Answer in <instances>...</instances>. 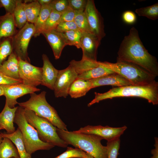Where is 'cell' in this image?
<instances>
[{"instance_id":"9a60e30c","label":"cell","mask_w":158,"mask_h":158,"mask_svg":"<svg viewBox=\"0 0 158 158\" xmlns=\"http://www.w3.org/2000/svg\"><path fill=\"white\" fill-rule=\"evenodd\" d=\"M42 58L43 66L42 67V78L41 85L54 90L59 70L54 68L46 54H43Z\"/></svg>"},{"instance_id":"d4e9b609","label":"cell","mask_w":158,"mask_h":158,"mask_svg":"<svg viewBox=\"0 0 158 158\" xmlns=\"http://www.w3.org/2000/svg\"><path fill=\"white\" fill-rule=\"evenodd\" d=\"M41 6L39 16L34 24L35 33L33 36L35 37H37L42 34L45 22L52 10L49 5Z\"/></svg>"},{"instance_id":"836d02e7","label":"cell","mask_w":158,"mask_h":158,"mask_svg":"<svg viewBox=\"0 0 158 158\" xmlns=\"http://www.w3.org/2000/svg\"><path fill=\"white\" fill-rule=\"evenodd\" d=\"M120 144V138L107 141L106 146L108 158H117L119 154Z\"/></svg>"},{"instance_id":"c3c4849f","label":"cell","mask_w":158,"mask_h":158,"mask_svg":"<svg viewBox=\"0 0 158 158\" xmlns=\"http://www.w3.org/2000/svg\"><path fill=\"white\" fill-rule=\"evenodd\" d=\"M2 7V6L1 5V2H0V8H1Z\"/></svg>"},{"instance_id":"30bf717a","label":"cell","mask_w":158,"mask_h":158,"mask_svg":"<svg viewBox=\"0 0 158 158\" xmlns=\"http://www.w3.org/2000/svg\"><path fill=\"white\" fill-rule=\"evenodd\" d=\"M78 74L70 64L65 69L59 70L54 87L56 97L66 98L68 95L70 87L77 78Z\"/></svg>"},{"instance_id":"bcb514c9","label":"cell","mask_w":158,"mask_h":158,"mask_svg":"<svg viewBox=\"0 0 158 158\" xmlns=\"http://www.w3.org/2000/svg\"><path fill=\"white\" fill-rule=\"evenodd\" d=\"M85 158H94L90 154L86 152V157Z\"/></svg>"},{"instance_id":"8992f818","label":"cell","mask_w":158,"mask_h":158,"mask_svg":"<svg viewBox=\"0 0 158 158\" xmlns=\"http://www.w3.org/2000/svg\"><path fill=\"white\" fill-rule=\"evenodd\" d=\"M101 62L104 65L125 78L132 85H147L156 81V76L134 64L124 61H117L115 63Z\"/></svg>"},{"instance_id":"603a6c76","label":"cell","mask_w":158,"mask_h":158,"mask_svg":"<svg viewBox=\"0 0 158 158\" xmlns=\"http://www.w3.org/2000/svg\"><path fill=\"white\" fill-rule=\"evenodd\" d=\"M1 133L3 137L8 138L15 145L20 158H32L31 155L28 153L26 150L23 140L21 132L18 128L11 134Z\"/></svg>"},{"instance_id":"484cf974","label":"cell","mask_w":158,"mask_h":158,"mask_svg":"<svg viewBox=\"0 0 158 158\" xmlns=\"http://www.w3.org/2000/svg\"><path fill=\"white\" fill-rule=\"evenodd\" d=\"M25 3V11L28 22L34 24L39 16L41 6L37 0Z\"/></svg>"},{"instance_id":"f6af8a7d","label":"cell","mask_w":158,"mask_h":158,"mask_svg":"<svg viewBox=\"0 0 158 158\" xmlns=\"http://www.w3.org/2000/svg\"><path fill=\"white\" fill-rule=\"evenodd\" d=\"M4 95V90L2 87L0 85V96Z\"/></svg>"},{"instance_id":"f907efd6","label":"cell","mask_w":158,"mask_h":158,"mask_svg":"<svg viewBox=\"0 0 158 158\" xmlns=\"http://www.w3.org/2000/svg\"><path fill=\"white\" fill-rule=\"evenodd\" d=\"M15 158V157H11V158Z\"/></svg>"},{"instance_id":"681fc988","label":"cell","mask_w":158,"mask_h":158,"mask_svg":"<svg viewBox=\"0 0 158 158\" xmlns=\"http://www.w3.org/2000/svg\"><path fill=\"white\" fill-rule=\"evenodd\" d=\"M2 129H3V128L1 126H0V130Z\"/></svg>"},{"instance_id":"6da1fadb","label":"cell","mask_w":158,"mask_h":158,"mask_svg":"<svg viewBox=\"0 0 158 158\" xmlns=\"http://www.w3.org/2000/svg\"><path fill=\"white\" fill-rule=\"evenodd\" d=\"M117 61L131 63L144 68L156 77L158 75L157 58L150 54L144 47L138 30L133 27L125 36L117 52Z\"/></svg>"},{"instance_id":"52a82bcc","label":"cell","mask_w":158,"mask_h":158,"mask_svg":"<svg viewBox=\"0 0 158 158\" xmlns=\"http://www.w3.org/2000/svg\"><path fill=\"white\" fill-rule=\"evenodd\" d=\"M24 112L27 122L35 128L41 141L54 146L63 148L67 147L68 144L57 134L56 128L49 121L38 116L32 110L24 109Z\"/></svg>"},{"instance_id":"ab89813d","label":"cell","mask_w":158,"mask_h":158,"mask_svg":"<svg viewBox=\"0 0 158 158\" xmlns=\"http://www.w3.org/2000/svg\"><path fill=\"white\" fill-rule=\"evenodd\" d=\"M75 14V11L69 6L66 10L61 13L59 23L73 21Z\"/></svg>"},{"instance_id":"5b68a950","label":"cell","mask_w":158,"mask_h":158,"mask_svg":"<svg viewBox=\"0 0 158 158\" xmlns=\"http://www.w3.org/2000/svg\"><path fill=\"white\" fill-rule=\"evenodd\" d=\"M24 109L18 107L14 123L20 130L23 140L27 152L31 154L38 150H49L55 146L44 142L40 139L37 130L28 123L24 114Z\"/></svg>"},{"instance_id":"1f68e13d","label":"cell","mask_w":158,"mask_h":158,"mask_svg":"<svg viewBox=\"0 0 158 158\" xmlns=\"http://www.w3.org/2000/svg\"><path fill=\"white\" fill-rule=\"evenodd\" d=\"M73 21L78 30L82 32L92 33L84 11H75Z\"/></svg>"},{"instance_id":"5bb4252c","label":"cell","mask_w":158,"mask_h":158,"mask_svg":"<svg viewBox=\"0 0 158 158\" xmlns=\"http://www.w3.org/2000/svg\"><path fill=\"white\" fill-rule=\"evenodd\" d=\"M101 40L90 32H82L80 47L83 51L82 60L97 61V49Z\"/></svg>"},{"instance_id":"74e56055","label":"cell","mask_w":158,"mask_h":158,"mask_svg":"<svg viewBox=\"0 0 158 158\" xmlns=\"http://www.w3.org/2000/svg\"><path fill=\"white\" fill-rule=\"evenodd\" d=\"M69 6L75 11H84L87 0H68Z\"/></svg>"},{"instance_id":"277c9868","label":"cell","mask_w":158,"mask_h":158,"mask_svg":"<svg viewBox=\"0 0 158 158\" xmlns=\"http://www.w3.org/2000/svg\"><path fill=\"white\" fill-rule=\"evenodd\" d=\"M46 94L44 91L39 94L35 92L30 94L28 100L18 104L19 106L32 110L40 117L47 120L57 128L68 130L66 125L60 118L56 110L47 102Z\"/></svg>"},{"instance_id":"f35d334b","label":"cell","mask_w":158,"mask_h":158,"mask_svg":"<svg viewBox=\"0 0 158 158\" xmlns=\"http://www.w3.org/2000/svg\"><path fill=\"white\" fill-rule=\"evenodd\" d=\"M18 0H0L2 7L5 8L6 13L13 15L16 8Z\"/></svg>"},{"instance_id":"4fadbf2b","label":"cell","mask_w":158,"mask_h":158,"mask_svg":"<svg viewBox=\"0 0 158 158\" xmlns=\"http://www.w3.org/2000/svg\"><path fill=\"white\" fill-rule=\"evenodd\" d=\"M127 128L126 126L116 128L107 126H104L101 125H88L73 131L76 133L96 135L101 137L103 139L109 141L119 138Z\"/></svg>"},{"instance_id":"9c48e42d","label":"cell","mask_w":158,"mask_h":158,"mask_svg":"<svg viewBox=\"0 0 158 158\" xmlns=\"http://www.w3.org/2000/svg\"><path fill=\"white\" fill-rule=\"evenodd\" d=\"M18 59L19 74L22 83L35 87L41 85L42 78V68L34 66L30 63L20 58Z\"/></svg>"},{"instance_id":"f1b7e54d","label":"cell","mask_w":158,"mask_h":158,"mask_svg":"<svg viewBox=\"0 0 158 158\" xmlns=\"http://www.w3.org/2000/svg\"><path fill=\"white\" fill-rule=\"evenodd\" d=\"M62 33L66 45L74 46L80 48V42L82 32L78 30H71Z\"/></svg>"},{"instance_id":"2e32d148","label":"cell","mask_w":158,"mask_h":158,"mask_svg":"<svg viewBox=\"0 0 158 158\" xmlns=\"http://www.w3.org/2000/svg\"><path fill=\"white\" fill-rule=\"evenodd\" d=\"M42 34L45 37L51 47L55 59H59L63 49L67 45L62 33L55 29L43 31Z\"/></svg>"},{"instance_id":"e0dca14e","label":"cell","mask_w":158,"mask_h":158,"mask_svg":"<svg viewBox=\"0 0 158 158\" xmlns=\"http://www.w3.org/2000/svg\"><path fill=\"white\" fill-rule=\"evenodd\" d=\"M89 80L91 83L92 88L104 85L120 87L131 85L127 80L116 73Z\"/></svg>"},{"instance_id":"60d3db41","label":"cell","mask_w":158,"mask_h":158,"mask_svg":"<svg viewBox=\"0 0 158 158\" xmlns=\"http://www.w3.org/2000/svg\"><path fill=\"white\" fill-rule=\"evenodd\" d=\"M22 83L20 79L10 78L0 71V85H9Z\"/></svg>"},{"instance_id":"44dd1931","label":"cell","mask_w":158,"mask_h":158,"mask_svg":"<svg viewBox=\"0 0 158 158\" xmlns=\"http://www.w3.org/2000/svg\"><path fill=\"white\" fill-rule=\"evenodd\" d=\"M92 88L91 81L77 78L71 85L68 95L72 98H77L85 96Z\"/></svg>"},{"instance_id":"b9f144b4","label":"cell","mask_w":158,"mask_h":158,"mask_svg":"<svg viewBox=\"0 0 158 158\" xmlns=\"http://www.w3.org/2000/svg\"><path fill=\"white\" fill-rule=\"evenodd\" d=\"M122 17L124 22L129 24L134 23L136 20V16L135 14L130 11H125L122 15Z\"/></svg>"},{"instance_id":"d6986e66","label":"cell","mask_w":158,"mask_h":158,"mask_svg":"<svg viewBox=\"0 0 158 158\" xmlns=\"http://www.w3.org/2000/svg\"><path fill=\"white\" fill-rule=\"evenodd\" d=\"M17 31L12 15L6 13L0 16V41L4 38L12 37Z\"/></svg>"},{"instance_id":"e575fe53","label":"cell","mask_w":158,"mask_h":158,"mask_svg":"<svg viewBox=\"0 0 158 158\" xmlns=\"http://www.w3.org/2000/svg\"><path fill=\"white\" fill-rule=\"evenodd\" d=\"M86 152L82 150L75 148L67 147L66 151L54 158H85Z\"/></svg>"},{"instance_id":"7402d4cb","label":"cell","mask_w":158,"mask_h":158,"mask_svg":"<svg viewBox=\"0 0 158 158\" xmlns=\"http://www.w3.org/2000/svg\"><path fill=\"white\" fill-rule=\"evenodd\" d=\"M115 73H116L104 65L101 62L99 61L98 66L78 74L77 78L88 80Z\"/></svg>"},{"instance_id":"cb8c5ba5","label":"cell","mask_w":158,"mask_h":158,"mask_svg":"<svg viewBox=\"0 0 158 158\" xmlns=\"http://www.w3.org/2000/svg\"><path fill=\"white\" fill-rule=\"evenodd\" d=\"M20 158L18 150L14 144L8 138L3 137L0 144V158Z\"/></svg>"},{"instance_id":"ee69618b","label":"cell","mask_w":158,"mask_h":158,"mask_svg":"<svg viewBox=\"0 0 158 158\" xmlns=\"http://www.w3.org/2000/svg\"><path fill=\"white\" fill-rule=\"evenodd\" d=\"M41 6H48L52 0H37Z\"/></svg>"},{"instance_id":"7dc6e473","label":"cell","mask_w":158,"mask_h":158,"mask_svg":"<svg viewBox=\"0 0 158 158\" xmlns=\"http://www.w3.org/2000/svg\"><path fill=\"white\" fill-rule=\"evenodd\" d=\"M3 138V136H2L1 133H0V144L2 141Z\"/></svg>"},{"instance_id":"8fae6325","label":"cell","mask_w":158,"mask_h":158,"mask_svg":"<svg viewBox=\"0 0 158 158\" xmlns=\"http://www.w3.org/2000/svg\"><path fill=\"white\" fill-rule=\"evenodd\" d=\"M4 90V95L6 97V103L10 108L15 107L18 104L17 99L25 95L40 91V89L37 87L27 85L23 83L9 85H1Z\"/></svg>"},{"instance_id":"3957f363","label":"cell","mask_w":158,"mask_h":158,"mask_svg":"<svg viewBox=\"0 0 158 158\" xmlns=\"http://www.w3.org/2000/svg\"><path fill=\"white\" fill-rule=\"evenodd\" d=\"M59 137L68 144L71 145L92 155L94 158H108L107 148L101 143L103 139L92 134L76 133L58 128Z\"/></svg>"},{"instance_id":"8d00e7d4","label":"cell","mask_w":158,"mask_h":158,"mask_svg":"<svg viewBox=\"0 0 158 158\" xmlns=\"http://www.w3.org/2000/svg\"><path fill=\"white\" fill-rule=\"evenodd\" d=\"M55 30L60 33H63L71 30H78L73 21L60 22Z\"/></svg>"},{"instance_id":"f546056e","label":"cell","mask_w":158,"mask_h":158,"mask_svg":"<svg viewBox=\"0 0 158 158\" xmlns=\"http://www.w3.org/2000/svg\"><path fill=\"white\" fill-rule=\"evenodd\" d=\"M13 52L12 37L4 38L0 41V67Z\"/></svg>"},{"instance_id":"d590c367","label":"cell","mask_w":158,"mask_h":158,"mask_svg":"<svg viewBox=\"0 0 158 158\" xmlns=\"http://www.w3.org/2000/svg\"><path fill=\"white\" fill-rule=\"evenodd\" d=\"M52 9L61 13L69 7L68 0H52L49 4Z\"/></svg>"},{"instance_id":"4316f807","label":"cell","mask_w":158,"mask_h":158,"mask_svg":"<svg viewBox=\"0 0 158 158\" xmlns=\"http://www.w3.org/2000/svg\"><path fill=\"white\" fill-rule=\"evenodd\" d=\"M25 3L18 0L16 8L12 15L16 27L20 29L28 22L25 11Z\"/></svg>"},{"instance_id":"7a4b0ae2","label":"cell","mask_w":158,"mask_h":158,"mask_svg":"<svg viewBox=\"0 0 158 158\" xmlns=\"http://www.w3.org/2000/svg\"><path fill=\"white\" fill-rule=\"evenodd\" d=\"M94 98L87 105L89 107L104 99L120 97H137L147 100L153 105L158 104V83L156 81L145 85H128L112 88L103 93L95 92Z\"/></svg>"},{"instance_id":"7c38bea8","label":"cell","mask_w":158,"mask_h":158,"mask_svg":"<svg viewBox=\"0 0 158 158\" xmlns=\"http://www.w3.org/2000/svg\"><path fill=\"white\" fill-rule=\"evenodd\" d=\"M92 32L101 40L105 35L103 20L94 1L87 0L84 11Z\"/></svg>"},{"instance_id":"ba28073f","label":"cell","mask_w":158,"mask_h":158,"mask_svg":"<svg viewBox=\"0 0 158 158\" xmlns=\"http://www.w3.org/2000/svg\"><path fill=\"white\" fill-rule=\"evenodd\" d=\"M35 27L33 23L28 22L12 37L13 52L23 61L30 63L28 48L30 41L33 36Z\"/></svg>"},{"instance_id":"ac0fdd59","label":"cell","mask_w":158,"mask_h":158,"mask_svg":"<svg viewBox=\"0 0 158 158\" xmlns=\"http://www.w3.org/2000/svg\"><path fill=\"white\" fill-rule=\"evenodd\" d=\"M17 108L18 107L10 108L5 104L0 113V126L6 130L7 134L12 133L16 131L13 123Z\"/></svg>"},{"instance_id":"d6a6232c","label":"cell","mask_w":158,"mask_h":158,"mask_svg":"<svg viewBox=\"0 0 158 158\" xmlns=\"http://www.w3.org/2000/svg\"><path fill=\"white\" fill-rule=\"evenodd\" d=\"M61 14V13L52 10L45 22L42 32L55 29L60 22Z\"/></svg>"},{"instance_id":"ffe728a7","label":"cell","mask_w":158,"mask_h":158,"mask_svg":"<svg viewBox=\"0 0 158 158\" xmlns=\"http://www.w3.org/2000/svg\"><path fill=\"white\" fill-rule=\"evenodd\" d=\"M0 71L7 76L15 79H20L19 74L18 61L13 52L0 67Z\"/></svg>"},{"instance_id":"83f0119b","label":"cell","mask_w":158,"mask_h":158,"mask_svg":"<svg viewBox=\"0 0 158 158\" xmlns=\"http://www.w3.org/2000/svg\"><path fill=\"white\" fill-rule=\"evenodd\" d=\"M69 64L75 69L78 75L81 73L97 67L99 61L81 60L79 61L72 60Z\"/></svg>"},{"instance_id":"4dcf8cb0","label":"cell","mask_w":158,"mask_h":158,"mask_svg":"<svg viewBox=\"0 0 158 158\" xmlns=\"http://www.w3.org/2000/svg\"><path fill=\"white\" fill-rule=\"evenodd\" d=\"M135 11L139 16L145 17L153 20H156L158 18V3L136 9Z\"/></svg>"},{"instance_id":"7bdbcfd3","label":"cell","mask_w":158,"mask_h":158,"mask_svg":"<svg viewBox=\"0 0 158 158\" xmlns=\"http://www.w3.org/2000/svg\"><path fill=\"white\" fill-rule=\"evenodd\" d=\"M155 144L154 145L155 148L151 150V153L152 156L151 158H158V138L155 137Z\"/></svg>"}]
</instances>
